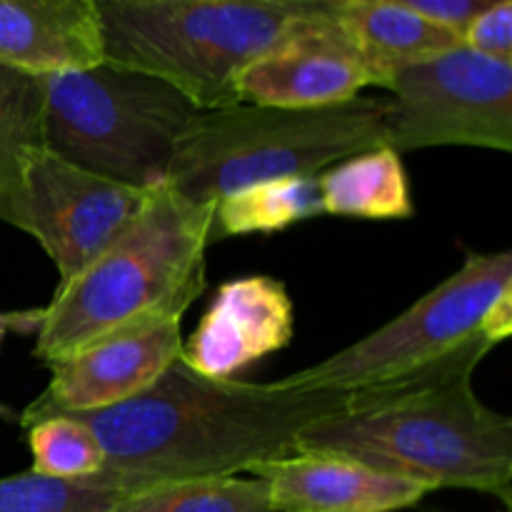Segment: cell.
I'll use <instances>...</instances> for the list:
<instances>
[{
  "label": "cell",
  "instance_id": "6da1fadb",
  "mask_svg": "<svg viewBox=\"0 0 512 512\" xmlns=\"http://www.w3.org/2000/svg\"><path fill=\"white\" fill-rule=\"evenodd\" d=\"M343 390L213 380L175 360L145 393L103 410L70 413L103 448L105 478L130 493L173 480L248 473L298 453L308 425L340 413Z\"/></svg>",
  "mask_w": 512,
  "mask_h": 512
},
{
  "label": "cell",
  "instance_id": "7a4b0ae2",
  "mask_svg": "<svg viewBox=\"0 0 512 512\" xmlns=\"http://www.w3.org/2000/svg\"><path fill=\"white\" fill-rule=\"evenodd\" d=\"M493 350L473 343L430 368L350 390L340 413L300 433L298 453L343 455L438 488H465L512 503V420L473 388Z\"/></svg>",
  "mask_w": 512,
  "mask_h": 512
},
{
  "label": "cell",
  "instance_id": "3957f363",
  "mask_svg": "<svg viewBox=\"0 0 512 512\" xmlns=\"http://www.w3.org/2000/svg\"><path fill=\"white\" fill-rule=\"evenodd\" d=\"M215 203L158 185L118 238L43 308L33 358L58 363L120 328L183 313L205 290Z\"/></svg>",
  "mask_w": 512,
  "mask_h": 512
},
{
  "label": "cell",
  "instance_id": "277c9868",
  "mask_svg": "<svg viewBox=\"0 0 512 512\" xmlns=\"http://www.w3.org/2000/svg\"><path fill=\"white\" fill-rule=\"evenodd\" d=\"M108 63L163 78L200 110L240 103L238 78L343 0H98Z\"/></svg>",
  "mask_w": 512,
  "mask_h": 512
},
{
  "label": "cell",
  "instance_id": "5b68a950",
  "mask_svg": "<svg viewBox=\"0 0 512 512\" xmlns=\"http://www.w3.org/2000/svg\"><path fill=\"white\" fill-rule=\"evenodd\" d=\"M385 113L388 98L368 95L323 108H198L175 145L168 185L195 203H218L263 180L315 178L385 145Z\"/></svg>",
  "mask_w": 512,
  "mask_h": 512
},
{
  "label": "cell",
  "instance_id": "8992f818",
  "mask_svg": "<svg viewBox=\"0 0 512 512\" xmlns=\"http://www.w3.org/2000/svg\"><path fill=\"white\" fill-rule=\"evenodd\" d=\"M45 148L58 158L130 185L168 183L175 145L198 105L175 85L103 60L40 75Z\"/></svg>",
  "mask_w": 512,
  "mask_h": 512
},
{
  "label": "cell",
  "instance_id": "52a82bcc",
  "mask_svg": "<svg viewBox=\"0 0 512 512\" xmlns=\"http://www.w3.org/2000/svg\"><path fill=\"white\" fill-rule=\"evenodd\" d=\"M512 335V253H470L460 270L415 300L368 338L293 375L283 388L350 390L390 383L473 343L500 345Z\"/></svg>",
  "mask_w": 512,
  "mask_h": 512
},
{
  "label": "cell",
  "instance_id": "ba28073f",
  "mask_svg": "<svg viewBox=\"0 0 512 512\" xmlns=\"http://www.w3.org/2000/svg\"><path fill=\"white\" fill-rule=\"evenodd\" d=\"M388 90L385 145L398 155L435 145L512 150V63L458 45L395 70Z\"/></svg>",
  "mask_w": 512,
  "mask_h": 512
},
{
  "label": "cell",
  "instance_id": "9c48e42d",
  "mask_svg": "<svg viewBox=\"0 0 512 512\" xmlns=\"http://www.w3.org/2000/svg\"><path fill=\"white\" fill-rule=\"evenodd\" d=\"M148 193L88 173L40 145L25 155L0 220L33 235L65 285L118 238Z\"/></svg>",
  "mask_w": 512,
  "mask_h": 512
},
{
  "label": "cell",
  "instance_id": "30bf717a",
  "mask_svg": "<svg viewBox=\"0 0 512 512\" xmlns=\"http://www.w3.org/2000/svg\"><path fill=\"white\" fill-rule=\"evenodd\" d=\"M180 320L183 313L153 315L50 363L48 388L23 410L20 425L113 408L145 393L180 358Z\"/></svg>",
  "mask_w": 512,
  "mask_h": 512
},
{
  "label": "cell",
  "instance_id": "8fae6325",
  "mask_svg": "<svg viewBox=\"0 0 512 512\" xmlns=\"http://www.w3.org/2000/svg\"><path fill=\"white\" fill-rule=\"evenodd\" d=\"M380 88L368 60L340 25L338 13L310 20L278 48L240 73V103L273 108H323Z\"/></svg>",
  "mask_w": 512,
  "mask_h": 512
},
{
  "label": "cell",
  "instance_id": "7c38bea8",
  "mask_svg": "<svg viewBox=\"0 0 512 512\" xmlns=\"http://www.w3.org/2000/svg\"><path fill=\"white\" fill-rule=\"evenodd\" d=\"M293 333L295 308L280 280L268 275L228 280L183 343L180 360L205 378L230 380L290 345Z\"/></svg>",
  "mask_w": 512,
  "mask_h": 512
},
{
  "label": "cell",
  "instance_id": "4fadbf2b",
  "mask_svg": "<svg viewBox=\"0 0 512 512\" xmlns=\"http://www.w3.org/2000/svg\"><path fill=\"white\" fill-rule=\"evenodd\" d=\"M268 485L273 512H398L433 490L343 455L295 453L248 468Z\"/></svg>",
  "mask_w": 512,
  "mask_h": 512
},
{
  "label": "cell",
  "instance_id": "5bb4252c",
  "mask_svg": "<svg viewBox=\"0 0 512 512\" xmlns=\"http://www.w3.org/2000/svg\"><path fill=\"white\" fill-rule=\"evenodd\" d=\"M95 0H0V63L30 75L103 63Z\"/></svg>",
  "mask_w": 512,
  "mask_h": 512
},
{
  "label": "cell",
  "instance_id": "9a60e30c",
  "mask_svg": "<svg viewBox=\"0 0 512 512\" xmlns=\"http://www.w3.org/2000/svg\"><path fill=\"white\" fill-rule=\"evenodd\" d=\"M338 20L388 90L395 70L453 50L463 38L395 0H343Z\"/></svg>",
  "mask_w": 512,
  "mask_h": 512
},
{
  "label": "cell",
  "instance_id": "2e32d148",
  "mask_svg": "<svg viewBox=\"0 0 512 512\" xmlns=\"http://www.w3.org/2000/svg\"><path fill=\"white\" fill-rule=\"evenodd\" d=\"M323 215L360 220H408L415 205L408 173L390 145L363 150L315 175Z\"/></svg>",
  "mask_w": 512,
  "mask_h": 512
},
{
  "label": "cell",
  "instance_id": "e0dca14e",
  "mask_svg": "<svg viewBox=\"0 0 512 512\" xmlns=\"http://www.w3.org/2000/svg\"><path fill=\"white\" fill-rule=\"evenodd\" d=\"M318 215H323V208L315 178L263 180L228 193L215 203L213 238L275 233Z\"/></svg>",
  "mask_w": 512,
  "mask_h": 512
},
{
  "label": "cell",
  "instance_id": "ac0fdd59",
  "mask_svg": "<svg viewBox=\"0 0 512 512\" xmlns=\"http://www.w3.org/2000/svg\"><path fill=\"white\" fill-rule=\"evenodd\" d=\"M108 512H273L260 478H193L123 495Z\"/></svg>",
  "mask_w": 512,
  "mask_h": 512
},
{
  "label": "cell",
  "instance_id": "d6986e66",
  "mask_svg": "<svg viewBox=\"0 0 512 512\" xmlns=\"http://www.w3.org/2000/svg\"><path fill=\"white\" fill-rule=\"evenodd\" d=\"M45 145L40 75L0 63V210L20 180L25 155Z\"/></svg>",
  "mask_w": 512,
  "mask_h": 512
},
{
  "label": "cell",
  "instance_id": "ffe728a7",
  "mask_svg": "<svg viewBox=\"0 0 512 512\" xmlns=\"http://www.w3.org/2000/svg\"><path fill=\"white\" fill-rule=\"evenodd\" d=\"M130 490L105 475L60 480L33 470L0 478V512H108Z\"/></svg>",
  "mask_w": 512,
  "mask_h": 512
},
{
  "label": "cell",
  "instance_id": "44dd1931",
  "mask_svg": "<svg viewBox=\"0 0 512 512\" xmlns=\"http://www.w3.org/2000/svg\"><path fill=\"white\" fill-rule=\"evenodd\" d=\"M33 473L60 480H85L103 473L105 455L93 430L75 415H53L28 425Z\"/></svg>",
  "mask_w": 512,
  "mask_h": 512
},
{
  "label": "cell",
  "instance_id": "7402d4cb",
  "mask_svg": "<svg viewBox=\"0 0 512 512\" xmlns=\"http://www.w3.org/2000/svg\"><path fill=\"white\" fill-rule=\"evenodd\" d=\"M463 45L488 58L512 63V0L480 13L463 33Z\"/></svg>",
  "mask_w": 512,
  "mask_h": 512
},
{
  "label": "cell",
  "instance_id": "603a6c76",
  "mask_svg": "<svg viewBox=\"0 0 512 512\" xmlns=\"http://www.w3.org/2000/svg\"><path fill=\"white\" fill-rule=\"evenodd\" d=\"M395 3L415 10L418 15L428 18L430 23L453 30L455 35L463 38L468 25L473 23L480 13L490 10L493 5L503 3V0H395Z\"/></svg>",
  "mask_w": 512,
  "mask_h": 512
},
{
  "label": "cell",
  "instance_id": "cb8c5ba5",
  "mask_svg": "<svg viewBox=\"0 0 512 512\" xmlns=\"http://www.w3.org/2000/svg\"><path fill=\"white\" fill-rule=\"evenodd\" d=\"M43 323V308L35 310H10V313H0V345H3L5 335L18 333V335H35ZM0 418L13 420L15 415L10 413L5 405H0Z\"/></svg>",
  "mask_w": 512,
  "mask_h": 512
},
{
  "label": "cell",
  "instance_id": "d4e9b609",
  "mask_svg": "<svg viewBox=\"0 0 512 512\" xmlns=\"http://www.w3.org/2000/svg\"><path fill=\"white\" fill-rule=\"evenodd\" d=\"M95 3H98V0H95Z\"/></svg>",
  "mask_w": 512,
  "mask_h": 512
}]
</instances>
